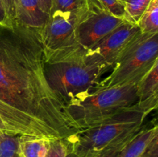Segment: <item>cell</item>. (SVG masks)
<instances>
[{"label": "cell", "mask_w": 158, "mask_h": 157, "mask_svg": "<svg viewBox=\"0 0 158 157\" xmlns=\"http://www.w3.org/2000/svg\"><path fill=\"white\" fill-rule=\"evenodd\" d=\"M151 112L135 103L114 115L79 130L66 139L69 150L79 157H90L111 143L142 129Z\"/></svg>", "instance_id": "cell-1"}, {"label": "cell", "mask_w": 158, "mask_h": 157, "mask_svg": "<svg viewBox=\"0 0 158 157\" xmlns=\"http://www.w3.org/2000/svg\"><path fill=\"white\" fill-rule=\"evenodd\" d=\"M139 81L97 89L80 103L67 106L66 112L73 127L78 131L85 129L137 103Z\"/></svg>", "instance_id": "cell-2"}, {"label": "cell", "mask_w": 158, "mask_h": 157, "mask_svg": "<svg viewBox=\"0 0 158 157\" xmlns=\"http://www.w3.org/2000/svg\"><path fill=\"white\" fill-rule=\"evenodd\" d=\"M44 70L49 87L66 109L92 93L106 72L103 68L86 65L83 61L45 63Z\"/></svg>", "instance_id": "cell-3"}, {"label": "cell", "mask_w": 158, "mask_h": 157, "mask_svg": "<svg viewBox=\"0 0 158 157\" xmlns=\"http://www.w3.org/2000/svg\"><path fill=\"white\" fill-rule=\"evenodd\" d=\"M158 60V32H139L117 56L110 75L100 81L94 91L139 80Z\"/></svg>", "instance_id": "cell-4"}, {"label": "cell", "mask_w": 158, "mask_h": 157, "mask_svg": "<svg viewBox=\"0 0 158 157\" xmlns=\"http://www.w3.org/2000/svg\"><path fill=\"white\" fill-rule=\"evenodd\" d=\"M124 21L111 14L99 0H86L76 28L73 44L64 62L82 61L88 49Z\"/></svg>", "instance_id": "cell-5"}, {"label": "cell", "mask_w": 158, "mask_h": 157, "mask_svg": "<svg viewBox=\"0 0 158 157\" xmlns=\"http://www.w3.org/2000/svg\"><path fill=\"white\" fill-rule=\"evenodd\" d=\"M82 10L78 12H49L46 24L40 29L45 63L62 62L66 60L73 44L75 30Z\"/></svg>", "instance_id": "cell-6"}, {"label": "cell", "mask_w": 158, "mask_h": 157, "mask_svg": "<svg viewBox=\"0 0 158 157\" xmlns=\"http://www.w3.org/2000/svg\"><path fill=\"white\" fill-rule=\"evenodd\" d=\"M137 24L125 20L119 27L88 49L82 61L86 65L111 69L123 48L140 32Z\"/></svg>", "instance_id": "cell-7"}, {"label": "cell", "mask_w": 158, "mask_h": 157, "mask_svg": "<svg viewBox=\"0 0 158 157\" xmlns=\"http://www.w3.org/2000/svg\"><path fill=\"white\" fill-rule=\"evenodd\" d=\"M137 104L152 112L158 105V60L143 75L137 84Z\"/></svg>", "instance_id": "cell-8"}, {"label": "cell", "mask_w": 158, "mask_h": 157, "mask_svg": "<svg viewBox=\"0 0 158 157\" xmlns=\"http://www.w3.org/2000/svg\"><path fill=\"white\" fill-rule=\"evenodd\" d=\"M15 22L24 26L41 29L49 14L42 10L38 0H15Z\"/></svg>", "instance_id": "cell-9"}, {"label": "cell", "mask_w": 158, "mask_h": 157, "mask_svg": "<svg viewBox=\"0 0 158 157\" xmlns=\"http://www.w3.org/2000/svg\"><path fill=\"white\" fill-rule=\"evenodd\" d=\"M157 134V125L148 129H141L123 148L119 157H137Z\"/></svg>", "instance_id": "cell-10"}, {"label": "cell", "mask_w": 158, "mask_h": 157, "mask_svg": "<svg viewBox=\"0 0 158 157\" xmlns=\"http://www.w3.org/2000/svg\"><path fill=\"white\" fill-rule=\"evenodd\" d=\"M49 143L47 139L20 135L19 157H45Z\"/></svg>", "instance_id": "cell-11"}, {"label": "cell", "mask_w": 158, "mask_h": 157, "mask_svg": "<svg viewBox=\"0 0 158 157\" xmlns=\"http://www.w3.org/2000/svg\"><path fill=\"white\" fill-rule=\"evenodd\" d=\"M137 25L142 33L158 32V0H151Z\"/></svg>", "instance_id": "cell-12"}, {"label": "cell", "mask_w": 158, "mask_h": 157, "mask_svg": "<svg viewBox=\"0 0 158 157\" xmlns=\"http://www.w3.org/2000/svg\"><path fill=\"white\" fill-rule=\"evenodd\" d=\"M125 11V19L137 24L151 0H119Z\"/></svg>", "instance_id": "cell-13"}, {"label": "cell", "mask_w": 158, "mask_h": 157, "mask_svg": "<svg viewBox=\"0 0 158 157\" xmlns=\"http://www.w3.org/2000/svg\"><path fill=\"white\" fill-rule=\"evenodd\" d=\"M20 135L0 131V157H19Z\"/></svg>", "instance_id": "cell-14"}, {"label": "cell", "mask_w": 158, "mask_h": 157, "mask_svg": "<svg viewBox=\"0 0 158 157\" xmlns=\"http://www.w3.org/2000/svg\"><path fill=\"white\" fill-rule=\"evenodd\" d=\"M137 133V132L131 134L117 140L90 157H119L123 148Z\"/></svg>", "instance_id": "cell-15"}, {"label": "cell", "mask_w": 158, "mask_h": 157, "mask_svg": "<svg viewBox=\"0 0 158 157\" xmlns=\"http://www.w3.org/2000/svg\"><path fill=\"white\" fill-rule=\"evenodd\" d=\"M86 5V0H51L50 11L78 12L81 11Z\"/></svg>", "instance_id": "cell-16"}, {"label": "cell", "mask_w": 158, "mask_h": 157, "mask_svg": "<svg viewBox=\"0 0 158 157\" xmlns=\"http://www.w3.org/2000/svg\"><path fill=\"white\" fill-rule=\"evenodd\" d=\"M69 150L66 139H52L50 140L49 149L45 157H66Z\"/></svg>", "instance_id": "cell-17"}, {"label": "cell", "mask_w": 158, "mask_h": 157, "mask_svg": "<svg viewBox=\"0 0 158 157\" xmlns=\"http://www.w3.org/2000/svg\"><path fill=\"white\" fill-rule=\"evenodd\" d=\"M100 2L111 14L125 19L124 9L119 0H100Z\"/></svg>", "instance_id": "cell-18"}, {"label": "cell", "mask_w": 158, "mask_h": 157, "mask_svg": "<svg viewBox=\"0 0 158 157\" xmlns=\"http://www.w3.org/2000/svg\"><path fill=\"white\" fill-rule=\"evenodd\" d=\"M137 157H158V134L153 137Z\"/></svg>", "instance_id": "cell-19"}, {"label": "cell", "mask_w": 158, "mask_h": 157, "mask_svg": "<svg viewBox=\"0 0 158 157\" xmlns=\"http://www.w3.org/2000/svg\"><path fill=\"white\" fill-rule=\"evenodd\" d=\"M6 9V14L9 21H15V0H2Z\"/></svg>", "instance_id": "cell-20"}, {"label": "cell", "mask_w": 158, "mask_h": 157, "mask_svg": "<svg viewBox=\"0 0 158 157\" xmlns=\"http://www.w3.org/2000/svg\"><path fill=\"white\" fill-rule=\"evenodd\" d=\"M10 22L9 21L6 14V9H5L4 5L2 0H0V24H6L9 23Z\"/></svg>", "instance_id": "cell-21"}, {"label": "cell", "mask_w": 158, "mask_h": 157, "mask_svg": "<svg viewBox=\"0 0 158 157\" xmlns=\"http://www.w3.org/2000/svg\"><path fill=\"white\" fill-rule=\"evenodd\" d=\"M42 10L49 14L51 9V0H38Z\"/></svg>", "instance_id": "cell-22"}, {"label": "cell", "mask_w": 158, "mask_h": 157, "mask_svg": "<svg viewBox=\"0 0 158 157\" xmlns=\"http://www.w3.org/2000/svg\"><path fill=\"white\" fill-rule=\"evenodd\" d=\"M0 131H4V132H8V129L6 127V126L4 125V123H2V121L1 119H0Z\"/></svg>", "instance_id": "cell-23"}, {"label": "cell", "mask_w": 158, "mask_h": 157, "mask_svg": "<svg viewBox=\"0 0 158 157\" xmlns=\"http://www.w3.org/2000/svg\"><path fill=\"white\" fill-rule=\"evenodd\" d=\"M66 157H79V156L77 155V154L74 153L73 152H72L71 150H69V152H68L67 155H66Z\"/></svg>", "instance_id": "cell-24"}, {"label": "cell", "mask_w": 158, "mask_h": 157, "mask_svg": "<svg viewBox=\"0 0 158 157\" xmlns=\"http://www.w3.org/2000/svg\"><path fill=\"white\" fill-rule=\"evenodd\" d=\"M99 1H100V0H99Z\"/></svg>", "instance_id": "cell-25"}]
</instances>
